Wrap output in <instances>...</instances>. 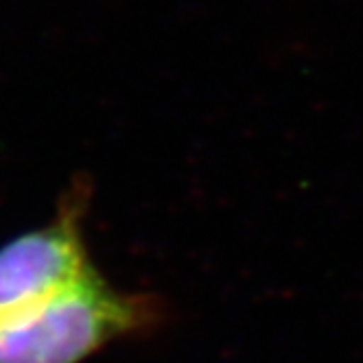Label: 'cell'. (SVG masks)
I'll return each instance as SVG.
<instances>
[{
    "mask_svg": "<svg viewBox=\"0 0 363 363\" xmlns=\"http://www.w3.org/2000/svg\"><path fill=\"white\" fill-rule=\"evenodd\" d=\"M153 294L116 289L96 269L0 320V363H82L114 342L167 322Z\"/></svg>",
    "mask_w": 363,
    "mask_h": 363,
    "instance_id": "1",
    "label": "cell"
},
{
    "mask_svg": "<svg viewBox=\"0 0 363 363\" xmlns=\"http://www.w3.org/2000/svg\"><path fill=\"white\" fill-rule=\"evenodd\" d=\"M92 186L72 179L48 223L0 247V320L42 302L94 269L86 245Z\"/></svg>",
    "mask_w": 363,
    "mask_h": 363,
    "instance_id": "2",
    "label": "cell"
}]
</instances>
